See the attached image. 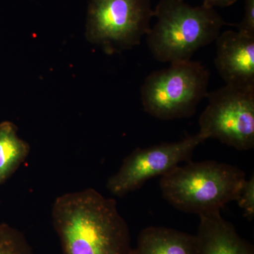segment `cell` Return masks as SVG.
<instances>
[{
    "mask_svg": "<svg viewBox=\"0 0 254 254\" xmlns=\"http://www.w3.org/2000/svg\"><path fill=\"white\" fill-rule=\"evenodd\" d=\"M52 222L64 254H132L128 225L116 200L94 189L58 196Z\"/></svg>",
    "mask_w": 254,
    "mask_h": 254,
    "instance_id": "1",
    "label": "cell"
},
{
    "mask_svg": "<svg viewBox=\"0 0 254 254\" xmlns=\"http://www.w3.org/2000/svg\"><path fill=\"white\" fill-rule=\"evenodd\" d=\"M156 23L147 36L150 52L160 63L190 60L200 48L218 38L223 18L214 8L192 6L185 0H160Z\"/></svg>",
    "mask_w": 254,
    "mask_h": 254,
    "instance_id": "2",
    "label": "cell"
},
{
    "mask_svg": "<svg viewBox=\"0 0 254 254\" xmlns=\"http://www.w3.org/2000/svg\"><path fill=\"white\" fill-rule=\"evenodd\" d=\"M246 180L245 172L229 164L190 161L162 176L160 188L177 210L199 216L236 200Z\"/></svg>",
    "mask_w": 254,
    "mask_h": 254,
    "instance_id": "3",
    "label": "cell"
},
{
    "mask_svg": "<svg viewBox=\"0 0 254 254\" xmlns=\"http://www.w3.org/2000/svg\"><path fill=\"white\" fill-rule=\"evenodd\" d=\"M209 78L208 68L190 60L153 71L141 86L143 110L161 120L190 118L208 95Z\"/></svg>",
    "mask_w": 254,
    "mask_h": 254,
    "instance_id": "4",
    "label": "cell"
},
{
    "mask_svg": "<svg viewBox=\"0 0 254 254\" xmlns=\"http://www.w3.org/2000/svg\"><path fill=\"white\" fill-rule=\"evenodd\" d=\"M154 17L151 0H90L87 36L112 53L139 46Z\"/></svg>",
    "mask_w": 254,
    "mask_h": 254,
    "instance_id": "5",
    "label": "cell"
},
{
    "mask_svg": "<svg viewBox=\"0 0 254 254\" xmlns=\"http://www.w3.org/2000/svg\"><path fill=\"white\" fill-rule=\"evenodd\" d=\"M199 131L239 150L254 147V88L225 85L208 93Z\"/></svg>",
    "mask_w": 254,
    "mask_h": 254,
    "instance_id": "6",
    "label": "cell"
},
{
    "mask_svg": "<svg viewBox=\"0 0 254 254\" xmlns=\"http://www.w3.org/2000/svg\"><path fill=\"white\" fill-rule=\"evenodd\" d=\"M207 139L198 131L181 141L137 148L125 158L118 173L108 179L107 190L119 197L139 190L150 179L163 176L179 164L190 162L195 148Z\"/></svg>",
    "mask_w": 254,
    "mask_h": 254,
    "instance_id": "7",
    "label": "cell"
},
{
    "mask_svg": "<svg viewBox=\"0 0 254 254\" xmlns=\"http://www.w3.org/2000/svg\"><path fill=\"white\" fill-rule=\"evenodd\" d=\"M215 41V67L226 85L254 88V37L226 31Z\"/></svg>",
    "mask_w": 254,
    "mask_h": 254,
    "instance_id": "8",
    "label": "cell"
},
{
    "mask_svg": "<svg viewBox=\"0 0 254 254\" xmlns=\"http://www.w3.org/2000/svg\"><path fill=\"white\" fill-rule=\"evenodd\" d=\"M198 254H254L253 246L242 238L220 210L199 215Z\"/></svg>",
    "mask_w": 254,
    "mask_h": 254,
    "instance_id": "9",
    "label": "cell"
},
{
    "mask_svg": "<svg viewBox=\"0 0 254 254\" xmlns=\"http://www.w3.org/2000/svg\"><path fill=\"white\" fill-rule=\"evenodd\" d=\"M132 254H198V240L175 229L147 227L140 232Z\"/></svg>",
    "mask_w": 254,
    "mask_h": 254,
    "instance_id": "10",
    "label": "cell"
},
{
    "mask_svg": "<svg viewBox=\"0 0 254 254\" xmlns=\"http://www.w3.org/2000/svg\"><path fill=\"white\" fill-rule=\"evenodd\" d=\"M29 153V145L18 136L14 124H0V185L18 170Z\"/></svg>",
    "mask_w": 254,
    "mask_h": 254,
    "instance_id": "11",
    "label": "cell"
},
{
    "mask_svg": "<svg viewBox=\"0 0 254 254\" xmlns=\"http://www.w3.org/2000/svg\"><path fill=\"white\" fill-rule=\"evenodd\" d=\"M0 254H34L22 232L7 224H0Z\"/></svg>",
    "mask_w": 254,
    "mask_h": 254,
    "instance_id": "12",
    "label": "cell"
},
{
    "mask_svg": "<svg viewBox=\"0 0 254 254\" xmlns=\"http://www.w3.org/2000/svg\"><path fill=\"white\" fill-rule=\"evenodd\" d=\"M237 203L240 208L243 210L244 215L250 221L254 218V176L250 180H246L237 196Z\"/></svg>",
    "mask_w": 254,
    "mask_h": 254,
    "instance_id": "13",
    "label": "cell"
},
{
    "mask_svg": "<svg viewBox=\"0 0 254 254\" xmlns=\"http://www.w3.org/2000/svg\"><path fill=\"white\" fill-rule=\"evenodd\" d=\"M237 28L244 34L254 37V0H245V14Z\"/></svg>",
    "mask_w": 254,
    "mask_h": 254,
    "instance_id": "14",
    "label": "cell"
},
{
    "mask_svg": "<svg viewBox=\"0 0 254 254\" xmlns=\"http://www.w3.org/2000/svg\"><path fill=\"white\" fill-rule=\"evenodd\" d=\"M237 0H203V4L208 7H227L236 3Z\"/></svg>",
    "mask_w": 254,
    "mask_h": 254,
    "instance_id": "15",
    "label": "cell"
}]
</instances>
